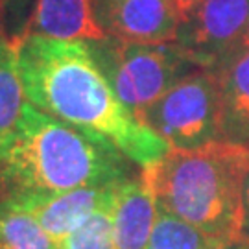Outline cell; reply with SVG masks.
Segmentation results:
<instances>
[{"mask_svg":"<svg viewBox=\"0 0 249 249\" xmlns=\"http://www.w3.org/2000/svg\"><path fill=\"white\" fill-rule=\"evenodd\" d=\"M118 183L81 187L57 194H11L9 197L34 214L46 234L59 244L113 197Z\"/></svg>","mask_w":249,"mask_h":249,"instance_id":"ba28073f","label":"cell"},{"mask_svg":"<svg viewBox=\"0 0 249 249\" xmlns=\"http://www.w3.org/2000/svg\"><path fill=\"white\" fill-rule=\"evenodd\" d=\"M220 242L222 240L159 209L146 249H214Z\"/></svg>","mask_w":249,"mask_h":249,"instance_id":"5bb4252c","label":"cell"},{"mask_svg":"<svg viewBox=\"0 0 249 249\" xmlns=\"http://www.w3.org/2000/svg\"><path fill=\"white\" fill-rule=\"evenodd\" d=\"M0 249H57L34 214L8 197L0 203Z\"/></svg>","mask_w":249,"mask_h":249,"instance_id":"4fadbf2b","label":"cell"},{"mask_svg":"<svg viewBox=\"0 0 249 249\" xmlns=\"http://www.w3.org/2000/svg\"><path fill=\"white\" fill-rule=\"evenodd\" d=\"M240 236L249 240V168L242 181V201H240Z\"/></svg>","mask_w":249,"mask_h":249,"instance_id":"e0dca14e","label":"cell"},{"mask_svg":"<svg viewBox=\"0 0 249 249\" xmlns=\"http://www.w3.org/2000/svg\"><path fill=\"white\" fill-rule=\"evenodd\" d=\"M185 0H94V17L107 37L139 45L176 43Z\"/></svg>","mask_w":249,"mask_h":249,"instance_id":"52a82bcc","label":"cell"},{"mask_svg":"<svg viewBox=\"0 0 249 249\" xmlns=\"http://www.w3.org/2000/svg\"><path fill=\"white\" fill-rule=\"evenodd\" d=\"M87 43L118 100L141 122L160 96L197 69L178 43L139 45L115 37Z\"/></svg>","mask_w":249,"mask_h":249,"instance_id":"277c9868","label":"cell"},{"mask_svg":"<svg viewBox=\"0 0 249 249\" xmlns=\"http://www.w3.org/2000/svg\"><path fill=\"white\" fill-rule=\"evenodd\" d=\"M249 146L216 141L196 150H170L144 166L157 207L218 240L240 236L242 181Z\"/></svg>","mask_w":249,"mask_h":249,"instance_id":"3957f363","label":"cell"},{"mask_svg":"<svg viewBox=\"0 0 249 249\" xmlns=\"http://www.w3.org/2000/svg\"><path fill=\"white\" fill-rule=\"evenodd\" d=\"M26 102L18 72L17 43L0 36V153L13 139Z\"/></svg>","mask_w":249,"mask_h":249,"instance_id":"7c38bea8","label":"cell"},{"mask_svg":"<svg viewBox=\"0 0 249 249\" xmlns=\"http://www.w3.org/2000/svg\"><path fill=\"white\" fill-rule=\"evenodd\" d=\"M142 122L172 150H196L222 141V92L213 71L196 69L144 113Z\"/></svg>","mask_w":249,"mask_h":249,"instance_id":"5b68a950","label":"cell"},{"mask_svg":"<svg viewBox=\"0 0 249 249\" xmlns=\"http://www.w3.org/2000/svg\"><path fill=\"white\" fill-rule=\"evenodd\" d=\"M0 176L11 194H57L122 181V153L100 146L26 102L13 139L0 153Z\"/></svg>","mask_w":249,"mask_h":249,"instance_id":"7a4b0ae2","label":"cell"},{"mask_svg":"<svg viewBox=\"0 0 249 249\" xmlns=\"http://www.w3.org/2000/svg\"><path fill=\"white\" fill-rule=\"evenodd\" d=\"M113 201L115 194L87 222L63 238L57 249H116L113 236Z\"/></svg>","mask_w":249,"mask_h":249,"instance_id":"9a60e30c","label":"cell"},{"mask_svg":"<svg viewBox=\"0 0 249 249\" xmlns=\"http://www.w3.org/2000/svg\"><path fill=\"white\" fill-rule=\"evenodd\" d=\"M222 92V141L249 146V50L216 72Z\"/></svg>","mask_w":249,"mask_h":249,"instance_id":"8fae6325","label":"cell"},{"mask_svg":"<svg viewBox=\"0 0 249 249\" xmlns=\"http://www.w3.org/2000/svg\"><path fill=\"white\" fill-rule=\"evenodd\" d=\"M15 43L24 94L37 109L142 168L172 150L118 100L87 41L26 36Z\"/></svg>","mask_w":249,"mask_h":249,"instance_id":"6da1fadb","label":"cell"},{"mask_svg":"<svg viewBox=\"0 0 249 249\" xmlns=\"http://www.w3.org/2000/svg\"><path fill=\"white\" fill-rule=\"evenodd\" d=\"M244 50H249V26L246 28V32H244V36H242L240 43H238V46H236V52H244Z\"/></svg>","mask_w":249,"mask_h":249,"instance_id":"d6986e66","label":"cell"},{"mask_svg":"<svg viewBox=\"0 0 249 249\" xmlns=\"http://www.w3.org/2000/svg\"><path fill=\"white\" fill-rule=\"evenodd\" d=\"M249 26V0H185L178 43L197 69L218 72Z\"/></svg>","mask_w":249,"mask_h":249,"instance_id":"8992f818","label":"cell"},{"mask_svg":"<svg viewBox=\"0 0 249 249\" xmlns=\"http://www.w3.org/2000/svg\"><path fill=\"white\" fill-rule=\"evenodd\" d=\"M159 207L142 174L127 176L116 187L113 236L116 249H146Z\"/></svg>","mask_w":249,"mask_h":249,"instance_id":"9c48e42d","label":"cell"},{"mask_svg":"<svg viewBox=\"0 0 249 249\" xmlns=\"http://www.w3.org/2000/svg\"><path fill=\"white\" fill-rule=\"evenodd\" d=\"M36 4L37 0H0V36L22 39Z\"/></svg>","mask_w":249,"mask_h":249,"instance_id":"2e32d148","label":"cell"},{"mask_svg":"<svg viewBox=\"0 0 249 249\" xmlns=\"http://www.w3.org/2000/svg\"><path fill=\"white\" fill-rule=\"evenodd\" d=\"M214 249H249V240L236 236V238H229V240H222Z\"/></svg>","mask_w":249,"mask_h":249,"instance_id":"ac0fdd59","label":"cell"},{"mask_svg":"<svg viewBox=\"0 0 249 249\" xmlns=\"http://www.w3.org/2000/svg\"><path fill=\"white\" fill-rule=\"evenodd\" d=\"M26 36L65 41H100L107 37L94 17V0H37Z\"/></svg>","mask_w":249,"mask_h":249,"instance_id":"30bf717a","label":"cell"}]
</instances>
